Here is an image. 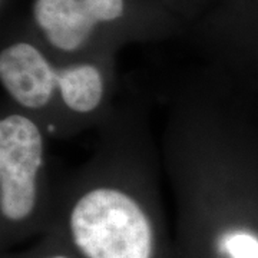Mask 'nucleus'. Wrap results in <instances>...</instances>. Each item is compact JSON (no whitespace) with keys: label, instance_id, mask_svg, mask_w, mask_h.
<instances>
[{"label":"nucleus","instance_id":"4","mask_svg":"<svg viewBox=\"0 0 258 258\" xmlns=\"http://www.w3.org/2000/svg\"><path fill=\"white\" fill-rule=\"evenodd\" d=\"M126 0H35L32 19L47 50L63 59H98L91 47L126 16Z\"/></svg>","mask_w":258,"mask_h":258},{"label":"nucleus","instance_id":"6","mask_svg":"<svg viewBox=\"0 0 258 258\" xmlns=\"http://www.w3.org/2000/svg\"><path fill=\"white\" fill-rule=\"evenodd\" d=\"M40 258H74L72 255H69L68 252H63V251H49L47 254L42 255Z\"/></svg>","mask_w":258,"mask_h":258},{"label":"nucleus","instance_id":"1","mask_svg":"<svg viewBox=\"0 0 258 258\" xmlns=\"http://www.w3.org/2000/svg\"><path fill=\"white\" fill-rule=\"evenodd\" d=\"M82 165L56 181L57 220L83 258H157L162 155L144 103L118 101Z\"/></svg>","mask_w":258,"mask_h":258},{"label":"nucleus","instance_id":"3","mask_svg":"<svg viewBox=\"0 0 258 258\" xmlns=\"http://www.w3.org/2000/svg\"><path fill=\"white\" fill-rule=\"evenodd\" d=\"M46 129L9 102L0 106V218L19 234L50 221L56 181Z\"/></svg>","mask_w":258,"mask_h":258},{"label":"nucleus","instance_id":"5","mask_svg":"<svg viewBox=\"0 0 258 258\" xmlns=\"http://www.w3.org/2000/svg\"><path fill=\"white\" fill-rule=\"evenodd\" d=\"M225 72L230 75L232 79H235L237 82L240 83L241 86L252 96V99L258 105V68L254 72H247V74H232V72H228V71H225Z\"/></svg>","mask_w":258,"mask_h":258},{"label":"nucleus","instance_id":"2","mask_svg":"<svg viewBox=\"0 0 258 258\" xmlns=\"http://www.w3.org/2000/svg\"><path fill=\"white\" fill-rule=\"evenodd\" d=\"M3 101L26 112L50 139L96 129L115 106L119 79L111 57L63 59L29 39L0 50Z\"/></svg>","mask_w":258,"mask_h":258}]
</instances>
